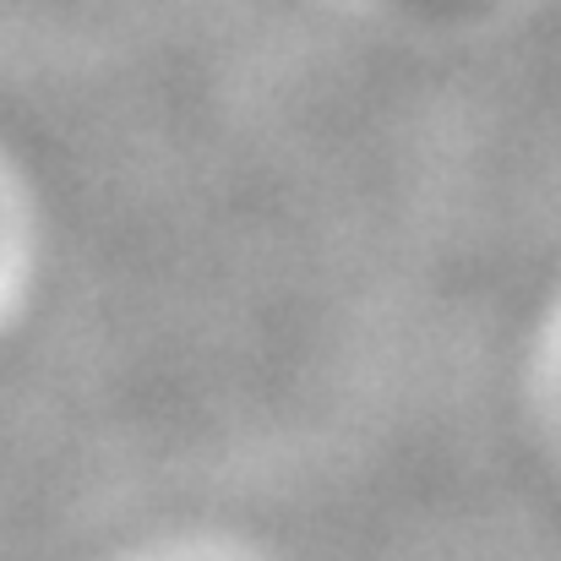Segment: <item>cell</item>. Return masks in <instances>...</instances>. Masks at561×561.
<instances>
[]
</instances>
